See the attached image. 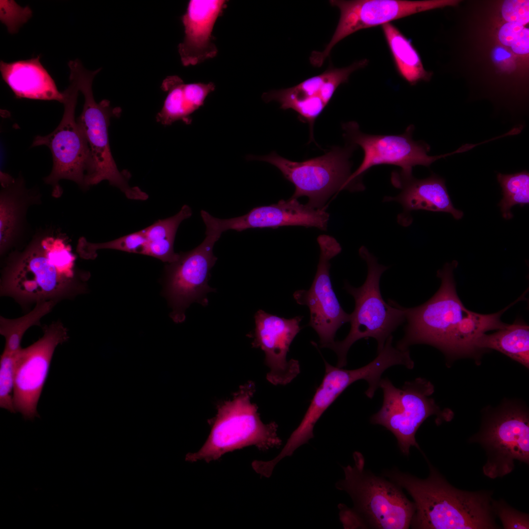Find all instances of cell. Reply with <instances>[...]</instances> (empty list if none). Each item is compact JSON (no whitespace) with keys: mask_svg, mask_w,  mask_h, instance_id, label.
<instances>
[{"mask_svg":"<svg viewBox=\"0 0 529 529\" xmlns=\"http://www.w3.org/2000/svg\"><path fill=\"white\" fill-rule=\"evenodd\" d=\"M428 477L420 479L396 469L384 475L413 500L410 527L416 529H498L491 490L469 491L453 486L423 454Z\"/></svg>","mask_w":529,"mask_h":529,"instance_id":"obj_1","label":"cell"},{"mask_svg":"<svg viewBox=\"0 0 529 529\" xmlns=\"http://www.w3.org/2000/svg\"><path fill=\"white\" fill-rule=\"evenodd\" d=\"M71 247L60 238L48 237L32 243L8 266L0 294L27 303L57 301L86 289L75 269Z\"/></svg>","mask_w":529,"mask_h":529,"instance_id":"obj_2","label":"cell"},{"mask_svg":"<svg viewBox=\"0 0 529 529\" xmlns=\"http://www.w3.org/2000/svg\"><path fill=\"white\" fill-rule=\"evenodd\" d=\"M254 391V384L249 382L232 400L219 406L207 439L197 452L186 455V461L209 463L246 447L255 446L266 451L281 444L277 425L274 422L264 423L257 406L251 402Z\"/></svg>","mask_w":529,"mask_h":529,"instance_id":"obj_3","label":"cell"},{"mask_svg":"<svg viewBox=\"0 0 529 529\" xmlns=\"http://www.w3.org/2000/svg\"><path fill=\"white\" fill-rule=\"evenodd\" d=\"M359 254L366 263L367 275L363 284L352 287L345 282L344 289L353 297L355 307L350 314L351 328L342 340L335 341L328 348L337 357V366L346 364V356L351 346L361 338H374L377 342V353L381 351L387 339L397 328L406 321L403 307L393 300L386 303L380 289V280L388 267L379 264L377 259L364 246Z\"/></svg>","mask_w":529,"mask_h":529,"instance_id":"obj_4","label":"cell"},{"mask_svg":"<svg viewBox=\"0 0 529 529\" xmlns=\"http://www.w3.org/2000/svg\"><path fill=\"white\" fill-rule=\"evenodd\" d=\"M355 465L343 467L344 478L336 483L351 497L352 509L366 529H406L410 527L415 512L413 502L402 489L385 478L364 469L361 454L354 455Z\"/></svg>","mask_w":529,"mask_h":529,"instance_id":"obj_5","label":"cell"},{"mask_svg":"<svg viewBox=\"0 0 529 529\" xmlns=\"http://www.w3.org/2000/svg\"><path fill=\"white\" fill-rule=\"evenodd\" d=\"M69 68L75 72L79 91L84 97L82 112L76 120L82 129L89 144L94 164V173L90 186L103 180L119 188L130 199L144 200L148 195L138 187L128 184L130 174L128 171H120L116 164L110 150L108 127L110 118L119 116L120 107H112L108 100L99 103L95 101L92 83L95 75L101 70H86L78 59L71 61Z\"/></svg>","mask_w":529,"mask_h":529,"instance_id":"obj_6","label":"cell"},{"mask_svg":"<svg viewBox=\"0 0 529 529\" xmlns=\"http://www.w3.org/2000/svg\"><path fill=\"white\" fill-rule=\"evenodd\" d=\"M70 85L63 92L64 112L56 128L45 136H36L31 147L45 145L51 151L53 160L50 174L45 182L53 187V195L61 194L58 184L62 179L72 180L86 189L94 173L91 149L80 126L75 120V110L79 89L74 71L71 69Z\"/></svg>","mask_w":529,"mask_h":529,"instance_id":"obj_7","label":"cell"},{"mask_svg":"<svg viewBox=\"0 0 529 529\" xmlns=\"http://www.w3.org/2000/svg\"><path fill=\"white\" fill-rule=\"evenodd\" d=\"M355 147L352 144L346 148L333 147L323 155L302 162L289 160L275 152L264 156L248 155L246 158L275 166L295 187L291 198L307 196L308 205L322 209L336 192L345 189L356 191L349 182L352 174L349 158Z\"/></svg>","mask_w":529,"mask_h":529,"instance_id":"obj_8","label":"cell"},{"mask_svg":"<svg viewBox=\"0 0 529 529\" xmlns=\"http://www.w3.org/2000/svg\"><path fill=\"white\" fill-rule=\"evenodd\" d=\"M379 387L383 392V405L371 417L370 422L390 431L404 455H409L411 446L421 451L415 434L428 417L436 415L440 421H448L451 418L442 412L433 399L430 397L433 393L434 387L425 379L418 378L406 382L400 388L385 378L381 379Z\"/></svg>","mask_w":529,"mask_h":529,"instance_id":"obj_9","label":"cell"},{"mask_svg":"<svg viewBox=\"0 0 529 529\" xmlns=\"http://www.w3.org/2000/svg\"><path fill=\"white\" fill-rule=\"evenodd\" d=\"M457 264V261L447 263L437 271L441 284L428 301L413 308L403 307L407 324L396 347L409 350L412 345L424 343L446 352L454 328L468 311L456 291L453 270Z\"/></svg>","mask_w":529,"mask_h":529,"instance_id":"obj_10","label":"cell"},{"mask_svg":"<svg viewBox=\"0 0 529 529\" xmlns=\"http://www.w3.org/2000/svg\"><path fill=\"white\" fill-rule=\"evenodd\" d=\"M324 363V378L301 423L292 433L278 455L265 461V466L268 470L273 471L281 459L291 456L298 448L313 437V428L316 422L348 386L358 380H365L368 384L365 394L372 398L379 387L382 375L391 366L388 358L382 353L378 354L368 364L356 369H344L334 366L326 361Z\"/></svg>","mask_w":529,"mask_h":529,"instance_id":"obj_11","label":"cell"},{"mask_svg":"<svg viewBox=\"0 0 529 529\" xmlns=\"http://www.w3.org/2000/svg\"><path fill=\"white\" fill-rule=\"evenodd\" d=\"M344 136L351 144L360 146L364 157L359 168L351 174L349 183L357 191L364 189L361 181V176L373 166L392 165L401 168L405 172H412L417 165L429 167L433 162L452 154L467 151L465 145L452 153L438 156L428 155L430 147L422 142L412 139L414 129L410 125L405 132L398 135H373L361 132L358 124L350 121L342 125Z\"/></svg>","mask_w":529,"mask_h":529,"instance_id":"obj_12","label":"cell"},{"mask_svg":"<svg viewBox=\"0 0 529 529\" xmlns=\"http://www.w3.org/2000/svg\"><path fill=\"white\" fill-rule=\"evenodd\" d=\"M219 237L206 235L203 241L193 249L179 253L177 260L166 265L163 295L172 309L171 318L176 323L185 319L190 305L197 302L208 304L207 294L215 291L208 283L210 271L217 258L213 247Z\"/></svg>","mask_w":529,"mask_h":529,"instance_id":"obj_13","label":"cell"},{"mask_svg":"<svg viewBox=\"0 0 529 529\" xmlns=\"http://www.w3.org/2000/svg\"><path fill=\"white\" fill-rule=\"evenodd\" d=\"M471 442L484 449L483 474L495 479L511 473L516 460L529 464V418L520 409H507L483 421Z\"/></svg>","mask_w":529,"mask_h":529,"instance_id":"obj_14","label":"cell"},{"mask_svg":"<svg viewBox=\"0 0 529 529\" xmlns=\"http://www.w3.org/2000/svg\"><path fill=\"white\" fill-rule=\"evenodd\" d=\"M456 2L450 0H331V5L340 11L338 23L324 49L312 52L310 63L314 67H320L338 43L359 30L382 26L395 20Z\"/></svg>","mask_w":529,"mask_h":529,"instance_id":"obj_15","label":"cell"},{"mask_svg":"<svg viewBox=\"0 0 529 529\" xmlns=\"http://www.w3.org/2000/svg\"><path fill=\"white\" fill-rule=\"evenodd\" d=\"M317 241L320 253L312 286L308 290L295 291L293 297L298 304L309 308V325L318 335L320 347L328 348L335 341L337 330L350 321V314L339 304L330 276V261L341 251V247L335 238L328 235H319Z\"/></svg>","mask_w":529,"mask_h":529,"instance_id":"obj_16","label":"cell"},{"mask_svg":"<svg viewBox=\"0 0 529 529\" xmlns=\"http://www.w3.org/2000/svg\"><path fill=\"white\" fill-rule=\"evenodd\" d=\"M68 338L67 328L56 322L45 327L41 338L22 349L15 372L13 400L16 411L25 419L38 416L37 405L54 352Z\"/></svg>","mask_w":529,"mask_h":529,"instance_id":"obj_17","label":"cell"},{"mask_svg":"<svg viewBox=\"0 0 529 529\" xmlns=\"http://www.w3.org/2000/svg\"><path fill=\"white\" fill-rule=\"evenodd\" d=\"M200 214L206 226L205 234L219 237L229 230L241 232L251 228L275 229L289 226L315 227L326 231L330 217L325 209H314L292 198L255 207L246 214L234 218H218L204 210Z\"/></svg>","mask_w":529,"mask_h":529,"instance_id":"obj_18","label":"cell"},{"mask_svg":"<svg viewBox=\"0 0 529 529\" xmlns=\"http://www.w3.org/2000/svg\"><path fill=\"white\" fill-rule=\"evenodd\" d=\"M367 63V60L363 59L342 68L330 66L322 73L290 88L264 93L262 97L266 103L277 101L280 108L292 109L296 112L298 119L309 124V142L314 141L313 125L316 119L329 104L338 86L347 82L352 72Z\"/></svg>","mask_w":529,"mask_h":529,"instance_id":"obj_19","label":"cell"},{"mask_svg":"<svg viewBox=\"0 0 529 529\" xmlns=\"http://www.w3.org/2000/svg\"><path fill=\"white\" fill-rule=\"evenodd\" d=\"M255 327L251 334L253 347L265 354L269 368L267 380L274 385L289 383L300 372L297 360H287L290 345L301 330L300 316L286 319L259 310L254 315Z\"/></svg>","mask_w":529,"mask_h":529,"instance_id":"obj_20","label":"cell"},{"mask_svg":"<svg viewBox=\"0 0 529 529\" xmlns=\"http://www.w3.org/2000/svg\"><path fill=\"white\" fill-rule=\"evenodd\" d=\"M226 0H191L181 19L185 36L178 45L185 66L195 65L214 57L217 53L212 31L218 17L226 7Z\"/></svg>","mask_w":529,"mask_h":529,"instance_id":"obj_21","label":"cell"},{"mask_svg":"<svg viewBox=\"0 0 529 529\" xmlns=\"http://www.w3.org/2000/svg\"><path fill=\"white\" fill-rule=\"evenodd\" d=\"M392 185L400 190L396 196H386L384 201H396L405 213L423 210L450 213L456 219H461L463 213L454 206L445 185V180L435 175L423 179L414 178L412 172L394 171Z\"/></svg>","mask_w":529,"mask_h":529,"instance_id":"obj_22","label":"cell"},{"mask_svg":"<svg viewBox=\"0 0 529 529\" xmlns=\"http://www.w3.org/2000/svg\"><path fill=\"white\" fill-rule=\"evenodd\" d=\"M40 59L38 56L10 63L1 61L0 70L3 80L17 98L56 100L63 103V93L58 91Z\"/></svg>","mask_w":529,"mask_h":529,"instance_id":"obj_23","label":"cell"},{"mask_svg":"<svg viewBox=\"0 0 529 529\" xmlns=\"http://www.w3.org/2000/svg\"><path fill=\"white\" fill-rule=\"evenodd\" d=\"M161 88L167 95L156 120L168 125L177 120L191 123V115L203 105L208 95L214 91L215 85L212 82L185 84L179 76L172 75L163 80Z\"/></svg>","mask_w":529,"mask_h":529,"instance_id":"obj_24","label":"cell"},{"mask_svg":"<svg viewBox=\"0 0 529 529\" xmlns=\"http://www.w3.org/2000/svg\"><path fill=\"white\" fill-rule=\"evenodd\" d=\"M511 305L498 313L482 314L471 312L463 316L454 328L450 337L447 354H465L475 349L477 339L488 331L499 330L506 324L500 319L503 313Z\"/></svg>","mask_w":529,"mask_h":529,"instance_id":"obj_25","label":"cell"},{"mask_svg":"<svg viewBox=\"0 0 529 529\" xmlns=\"http://www.w3.org/2000/svg\"><path fill=\"white\" fill-rule=\"evenodd\" d=\"M192 215L190 207L184 205L173 216L159 219L144 229L146 242L143 255L153 257L168 264L176 261L179 253H176L173 249L176 233L180 223Z\"/></svg>","mask_w":529,"mask_h":529,"instance_id":"obj_26","label":"cell"},{"mask_svg":"<svg viewBox=\"0 0 529 529\" xmlns=\"http://www.w3.org/2000/svg\"><path fill=\"white\" fill-rule=\"evenodd\" d=\"M397 70L400 75L411 85L428 78L420 56L407 38L391 23L382 26Z\"/></svg>","mask_w":529,"mask_h":529,"instance_id":"obj_27","label":"cell"},{"mask_svg":"<svg viewBox=\"0 0 529 529\" xmlns=\"http://www.w3.org/2000/svg\"><path fill=\"white\" fill-rule=\"evenodd\" d=\"M475 347L496 350L529 367V327L519 322L506 324L492 334H483Z\"/></svg>","mask_w":529,"mask_h":529,"instance_id":"obj_28","label":"cell"},{"mask_svg":"<svg viewBox=\"0 0 529 529\" xmlns=\"http://www.w3.org/2000/svg\"><path fill=\"white\" fill-rule=\"evenodd\" d=\"M56 302H38L33 310L20 318L10 319L1 316L0 333L5 339L4 350L11 352L21 350L22 339L25 331L31 326L38 325L40 319L51 310Z\"/></svg>","mask_w":529,"mask_h":529,"instance_id":"obj_29","label":"cell"},{"mask_svg":"<svg viewBox=\"0 0 529 529\" xmlns=\"http://www.w3.org/2000/svg\"><path fill=\"white\" fill-rule=\"evenodd\" d=\"M497 177L503 193L499 206L503 217L509 219L513 217L511 209L514 206L523 207L529 203V173L527 170L510 174L499 173Z\"/></svg>","mask_w":529,"mask_h":529,"instance_id":"obj_30","label":"cell"},{"mask_svg":"<svg viewBox=\"0 0 529 529\" xmlns=\"http://www.w3.org/2000/svg\"><path fill=\"white\" fill-rule=\"evenodd\" d=\"M146 240L143 229L126 235L114 240L104 243H91L84 238L79 239L77 252L84 259H94L96 251L101 249H112L129 253L143 254Z\"/></svg>","mask_w":529,"mask_h":529,"instance_id":"obj_31","label":"cell"},{"mask_svg":"<svg viewBox=\"0 0 529 529\" xmlns=\"http://www.w3.org/2000/svg\"><path fill=\"white\" fill-rule=\"evenodd\" d=\"M18 206L13 195L6 191L0 199V249L2 254L9 245L16 227Z\"/></svg>","mask_w":529,"mask_h":529,"instance_id":"obj_32","label":"cell"},{"mask_svg":"<svg viewBox=\"0 0 529 529\" xmlns=\"http://www.w3.org/2000/svg\"><path fill=\"white\" fill-rule=\"evenodd\" d=\"M492 507L495 516L498 517L504 529H529V515L517 510L504 500H492Z\"/></svg>","mask_w":529,"mask_h":529,"instance_id":"obj_33","label":"cell"},{"mask_svg":"<svg viewBox=\"0 0 529 529\" xmlns=\"http://www.w3.org/2000/svg\"><path fill=\"white\" fill-rule=\"evenodd\" d=\"M501 13L503 19L506 22L516 23L525 26L529 22V1L505 0Z\"/></svg>","mask_w":529,"mask_h":529,"instance_id":"obj_34","label":"cell"},{"mask_svg":"<svg viewBox=\"0 0 529 529\" xmlns=\"http://www.w3.org/2000/svg\"><path fill=\"white\" fill-rule=\"evenodd\" d=\"M527 29L518 23L506 22L500 28L499 41L503 46L511 48L520 40Z\"/></svg>","mask_w":529,"mask_h":529,"instance_id":"obj_35","label":"cell"},{"mask_svg":"<svg viewBox=\"0 0 529 529\" xmlns=\"http://www.w3.org/2000/svg\"><path fill=\"white\" fill-rule=\"evenodd\" d=\"M339 508L340 509V519L344 528L366 529L362 521L352 508H349L342 504L340 505V507Z\"/></svg>","mask_w":529,"mask_h":529,"instance_id":"obj_36","label":"cell"},{"mask_svg":"<svg viewBox=\"0 0 529 529\" xmlns=\"http://www.w3.org/2000/svg\"><path fill=\"white\" fill-rule=\"evenodd\" d=\"M492 56L495 63L504 69L511 70L513 68V55L507 49L501 47H497L494 49Z\"/></svg>","mask_w":529,"mask_h":529,"instance_id":"obj_37","label":"cell"}]
</instances>
